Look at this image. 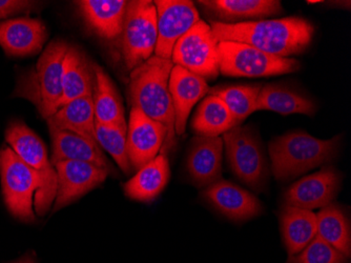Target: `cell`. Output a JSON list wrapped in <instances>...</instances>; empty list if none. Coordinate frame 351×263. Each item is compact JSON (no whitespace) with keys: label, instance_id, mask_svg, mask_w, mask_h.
I'll use <instances>...</instances> for the list:
<instances>
[{"label":"cell","instance_id":"1","mask_svg":"<svg viewBox=\"0 0 351 263\" xmlns=\"http://www.w3.org/2000/svg\"><path fill=\"white\" fill-rule=\"evenodd\" d=\"M210 27L219 43H245L262 52L283 58L304 53L315 34L313 23L297 16L240 23L210 21Z\"/></svg>","mask_w":351,"mask_h":263},{"label":"cell","instance_id":"2","mask_svg":"<svg viewBox=\"0 0 351 263\" xmlns=\"http://www.w3.org/2000/svg\"><path fill=\"white\" fill-rule=\"evenodd\" d=\"M171 59L152 56L134 69L130 76L129 100L154 122L162 124L167 137L160 154L169 153L176 144L175 113L169 82L173 68Z\"/></svg>","mask_w":351,"mask_h":263},{"label":"cell","instance_id":"3","mask_svg":"<svg viewBox=\"0 0 351 263\" xmlns=\"http://www.w3.org/2000/svg\"><path fill=\"white\" fill-rule=\"evenodd\" d=\"M340 136L319 139L305 130H293L269 144L270 169L276 179L287 181L328 163L338 154Z\"/></svg>","mask_w":351,"mask_h":263},{"label":"cell","instance_id":"4","mask_svg":"<svg viewBox=\"0 0 351 263\" xmlns=\"http://www.w3.org/2000/svg\"><path fill=\"white\" fill-rule=\"evenodd\" d=\"M68 43L55 39L43 51L34 68L19 79L14 95L34 104L45 120L59 108L62 97V63Z\"/></svg>","mask_w":351,"mask_h":263},{"label":"cell","instance_id":"5","mask_svg":"<svg viewBox=\"0 0 351 263\" xmlns=\"http://www.w3.org/2000/svg\"><path fill=\"white\" fill-rule=\"evenodd\" d=\"M226 158L232 173L254 191H263L269 169L259 133L252 126H238L223 134Z\"/></svg>","mask_w":351,"mask_h":263},{"label":"cell","instance_id":"6","mask_svg":"<svg viewBox=\"0 0 351 263\" xmlns=\"http://www.w3.org/2000/svg\"><path fill=\"white\" fill-rule=\"evenodd\" d=\"M5 140L10 148L41 176V187L35 195L34 207L37 215L43 216L50 209L57 193L56 170L47 157V146L29 126L19 120L9 124Z\"/></svg>","mask_w":351,"mask_h":263},{"label":"cell","instance_id":"7","mask_svg":"<svg viewBox=\"0 0 351 263\" xmlns=\"http://www.w3.org/2000/svg\"><path fill=\"white\" fill-rule=\"evenodd\" d=\"M0 176L3 199L16 218L35 221L33 197L41 187V176L29 167L10 146L0 151Z\"/></svg>","mask_w":351,"mask_h":263},{"label":"cell","instance_id":"8","mask_svg":"<svg viewBox=\"0 0 351 263\" xmlns=\"http://www.w3.org/2000/svg\"><path fill=\"white\" fill-rule=\"evenodd\" d=\"M218 52L220 73L224 76H277L298 72L301 68L297 59L274 56L245 43L220 41Z\"/></svg>","mask_w":351,"mask_h":263},{"label":"cell","instance_id":"9","mask_svg":"<svg viewBox=\"0 0 351 263\" xmlns=\"http://www.w3.org/2000/svg\"><path fill=\"white\" fill-rule=\"evenodd\" d=\"M121 49L126 68L133 71L151 58L157 45V10L154 1L128 3L121 35Z\"/></svg>","mask_w":351,"mask_h":263},{"label":"cell","instance_id":"10","mask_svg":"<svg viewBox=\"0 0 351 263\" xmlns=\"http://www.w3.org/2000/svg\"><path fill=\"white\" fill-rule=\"evenodd\" d=\"M218 45L212 27L200 19L176 43L171 59L173 65L213 81L220 74Z\"/></svg>","mask_w":351,"mask_h":263},{"label":"cell","instance_id":"11","mask_svg":"<svg viewBox=\"0 0 351 263\" xmlns=\"http://www.w3.org/2000/svg\"><path fill=\"white\" fill-rule=\"evenodd\" d=\"M158 39L155 56L171 59L176 43L199 21L198 10L189 0H156Z\"/></svg>","mask_w":351,"mask_h":263},{"label":"cell","instance_id":"12","mask_svg":"<svg viewBox=\"0 0 351 263\" xmlns=\"http://www.w3.org/2000/svg\"><path fill=\"white\" fill-rule=\"evenodd\" d=\"M167 130L162 124L154 122L142 111L132 106L126 134V148L132 168L139 171L154 159L162 149Z\"/></svg>","mask_w":351,"mask_h":263},{"label":"cell","instance_id":"13","mask_svg":"<svg viewBox=\"0 0 351 263\" xmlns=\"http://www.w3.org/2000/svg\"><path fill=\"white\" fill-rule=\"evenodd\" d=\"M57 193L53 211H57L101 185L108 172L88 162L64 160L54 164Z\"/></svg>","mask_w":351,"mask_h":263},{"label":"cell","instance_id":"14","mask_svg":"<svg viewBox=\"0 0 351 263\" xmlns=\"http://www.w3.org/2000/svg\"><path fill=\"white\" fill-rule=\"evenodd\" d=\"M340 173L327 167L320 172L302 178L285 192L286 205L313 211L333 203L341 189Z\"/></svg>","mask_w":351,"mask_h":263},{"label":"cell","instance_id":"15","mask_svg":"<svg viewBox=\"0 0 351 263\" xmlns=\"http://www.w3.org/2000/svg\"><path fill=\"white\" fill-rule=\"evenodd\" d=\"M203 197L222 215L238 222L259 216L263 211V205L256 196L228 180L208 185Z\"/></svg>","mask_w":351,"mask_h":263},{"label":"cell","instance_id":"16","mask_svg":"<svg viewBox=\"0 0 351 263\" xmlns=\"http://www.w3.org/2000/svg\"><path fill=\"white\" fill-rule=\"evenodd\" d=\"M169 89L175 113V132L177 135H182L191 108L208 94L210 87L201 77L182 67L173 65L169 76Z\"/></svg>","mask_w":351,"mask_h":263},{"label":"cell","instance_id":"17","mask_svg":"<svg viewBox=\"0 0 351 263\" xmlns=\"http://www.w3.org/2000/svg\"><path fill=\"white\" fill-rule=\"evenodd\" d=\"M212 21L221 23H240L283 13L277 0H203L198 1Z\"/></svg>","mask_w":351,"mask_h":263},{"label":"cell","instance_id":"18","mask_svg":"<svg viewBox=\"0 0 351 263\" xmlns=\"http://www.w3.org/2000/svg\"><path fill=\"white\" fill-rule=\"evenodd\" d=\"M47 38V27L39 19H17L0 23V45L9 56L38 54Z\"/></svg>","mask_w":351,"mask_h":263},{"label":"cell","instance_id":"19","mask_svg":"<svg viewBox=\"0 0 351 263\" xmlns=\"http://www.w3.org/2000/svg\"><path fill=\"white\" fill-rule=\"evenodd\" d=\"M223 139L198 136L191 144L187 170L195 185L207 187L222 179Z\"/></svg>","mask_w":351,"mask_h":263},{"label":"cell","instance_id":"20","mask_svg":"<svg viewBox=\"0 0 351 263\" xmlns=\"http://www.w3.org/2000/svg\"><path fill=\"white\" fill-rule=\"evenodd\" d=\"M128 3L125 0H80L75 3L90 30L110 41L121 35Z\"/></svg>","mask_w":351,"mask_h":263},{"label":"cell","instance_id":"21","mask_svg":"<svg viewBox=\"0 0 351 263\" xmlns=\"http://www.w3.org/2000/svg\"><path fill=\"white\" fill-rule=\"evenodd\" d=\"M256 110L271 111L281 115L303 114L313 116L317 104L309 95L284 82L262 87Z\"/></svg>","mask_w":351,"mask_h":263},{"label":"cell","instance_id":"22","mask_svg":"<svg viewBox=\"0 0 351 263\" xmlns=\"http://www.w3.org/2000/svg\"><path fill=\"white\" fill-rule=\"evenodd\" d=\"M50 134L52 136L53 153L51 162L53 165L59 161L74 160L88 162L106 170L108 173H113V168L102 153L99 144H94L69 130L50 128Z\"/></svg>","mask_w":351,"mask_h":263},{"label":"cell","instance_id":"23","mask_svg":"<svg viewBox=\"0 0 351 263\" xmlns=\"http://www.w3.org/2000/svg\"><path fill=\"white\" fill-rule=\"evenodd\" d=\"M92 70L95 120L128 130L123 104L115 84L99 65L94 63Z\"/></svg>","mask_w":351,"mask_h":263},{"label":"cell","instance_id":"24","mask_svg":"<svg viewBox=\"0 0 351 263\" xmlns=\"http://www.w3.org/2000/svg\"><path fill=\"white\" fill-rule=\"evenodd\" d=\"M280 227L289 256H295L317 236V214L308 209L284 205L280 213Z\"/></svg>","mask_w":351,"mask_h":263},{"label":"cell","instance_id":"25","mask_svg":"<svg viewBox=\"0 0 351 263\" xmlns=\"http://www.w3.org/2000/svg\"><path fill=\"white\" fill-rule=\"evenodd\" d=\"M49 128L69 130L97 144L95 132V113L93 95L80 97L59 108L47 119Z\"/></svg>","mask_w":351,"mask_h":263},{"label":"cell","instance_id":"26","mask_svg":"<svg viewBox=\"0 0 351 263\" xmlns=\"http://www.w3.org/2000/svg\"><path fill=\"white\" fill-rule=\"evenodd\" d=\"M169 175L167 156L158 154L124 185V193L134 201L145 203L154 201L167 187Z\"/></svg>","mask_w":351,"mask_h":263},{"label":"cell","instance_id":"27","mask_svg":"<svg viewBox=\"0 0 351 263\" xmlns=\"http://www.w3.org/2000/svg\"><path fill=\"white\" fill-rule=\"evenodd\" d=\"M93 70L86 55L74 47H69L62 63V97L59 108L69 102L93 95Z\"/></svg>","mask_w":351,"mask_h":263},{"label":"cell","instance_id":"28","mask_svg":"<svg viewBox=\"0 0 351 263\" xmlns=\"http://www.w3.org/2000/svg\"><path fill=\"white\" fill-rule=\"evenodd\" d=\"M237 126L232 113L226 104L216 96L207 95L197 108L191 128L202 137H220L228 130Z\"/></svg>","mask_w":351,"mask_h":263},{"label":"cell","instance_id":"29","mask_svg":"<svg viewBox=\"0 0 351 263\" xmlns=\"http://www.w3.org/2000/svg\"><path fill=\"white\" fill-rule=\"evenodd\" d=\"M317 235L349 258L351 255L350 222L344 209L330 203L317 214Z\"/></svg>","mask_w":351,"mask_h":263},{"label":"cell","instance_id":"30","mask_svg":"<svg viewBox=\"0 0 351 263\" xmlns=\"http://www.w3.org/2000/svg\"><path fill=\"white\" fill-rule=\"evenodd\" d=\"M262 84H226L210 89L208 94L218 97L228 106L237 126L256 112L258 96Z\"/></svg>","mask_w":351,"mask_h":263},{"label":"cell","instance_id":"31","mask_svg":"<svg viewBox=\"0 0 351 263\" xmlns=\"http://www.w3.org/2000/svg\"><path fill=\"white\" fill-rule=\"evenodd\" d=\"M95 132L99 146L114 158L124 174H131L133 168L130 162L126 148L128 130H124L120 126L95 122Z\"/></svg>","mask_w":351,"mask_h":263},{"label":"cell","instance_id":"32","mask_svg":"<svg viewBox=\"0 0 351 263\" xmlns=\"http://www.w3.org/2000/svg\"><path fill=\"white\" fill-rule=\"evenodd\" d=\"M346 256L317 235L304 250L289 257L287 263H346Z\"/></svg>","mask_w":351,"mask_h":263},{"label":"cell","instance_id":"33","mask_svg":"<svg viewBox=\"0 0 351 263\" xmlns=\"http://www.w3.org/2000/svg\"><path fill=\"white\" fill-rule=\"evenodd\" d=\"M37 1H23V0H0V19H9L19 14H29L40 7Z\"/></svg>","mask_w":351,"mask_h":263},{"label":"cell","instance_id":"34","mask_svg":"<svg viewBox=\"0 0 351 263\" xmlns=\"http://www.w3.org/2000/svg\"><path fill=\"white\" fill-rule=\"evenodd\" d=\"M16 263H35L34 260L32 259V257H25V258L21 259V260L17 261Z\"/></svg>","mask_w":351,"mask_h":263}]
</instances>
